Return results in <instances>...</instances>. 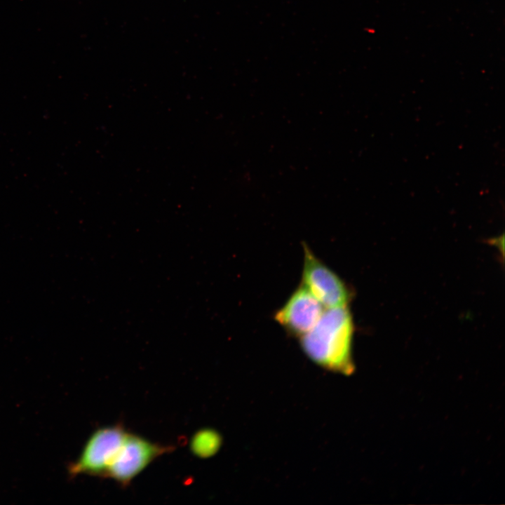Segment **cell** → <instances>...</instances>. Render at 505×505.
Returning <instances> with one entry per match:
<instances>
[{"mask_svg":"<svg viewBox=\"0 0 505 505\" xmlns=\"http://www.w3.org/2000/svg\"><path fill=\"white\" fill-rule=\"evenodd\" d=\"M220 445V438L217 433L210 429H203L192 436L189 449L194 456L204 459L213 455Z\"/></svg>","mask_w":505,"mask_h":505,"instance_id":"obj_6","label":"cell"},{"mask_svg":"<svg viewBox=\"0 0 505 505\" xmlns=\"http://www.w3.org/2000/svg\"><path fill=\"white\" fill-rule=\"evenodd\" d=\"M174 448L173 445L154 443L139 435L127 433L105 478L112 479L123 487L128 486L151 463Z\"/></svg>","mask_w":505,"mask_h":505,"instance_id":"obj_2","label":"cell"},{"mask_svg":"<svg viewBox=\"0 0 505 505\" xmlns=\"http://www.w3.org/2000/svg\"><path fill=\"white\" fill-rule=\"evenodd\" d=\"M324 307L302 284L276 311L274 320L292 335L302 337L321 317Z\"/></svg>","mask_w":505,"mask_h":505,"instance_id":"obj_5","label":"cell"},{"mask_svg":"<svg viewBox=\"0 0 505 505\" xmlns=\"http://www.w3.org/2000/svg\"><path fill=\"white\" fill-rule=\"evenodd\" d=\"M121 424L97 429L90 436L79 458L69 466L72 476L85 474L105 478L107 471L127 434Z\"/></svg>","mask_w":505,"mask_h":505,"instance_id":"obj_3","label":"cell"},{"mask_svg":"<svg viewBox=\"0 0 505 505\" xmlns=\"http://www.w3.org/2000/svg\"><path fill=\"white\" fill-rule=\"evenodd\" d=\"M354 331V321L348 306L328 308L314 327L301 337L300 343L304 352L314 361L349 372L352 368Z\"/></svg>","mask_w":505,"mask_h":505,"instance_id":"obj_1","label":"cell"},{"mask_svg":"<svg viewBox=\"0 0 505 505\" xmlns=\"http://www.w3.org/2000/svg\"><path fill=\"white\" fill-rule=\"evenodd\" d=\"M302 283L326 308L346 307L351 299L347 285L303 243Z\"/></svg>","mask_w":505,"mask_h":505,"instance_id":"obj_4","label":"cell"}]
</instances>
